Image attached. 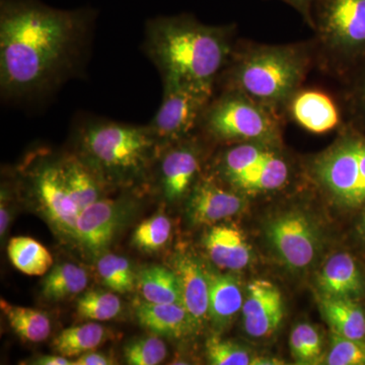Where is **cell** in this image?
Segmentation results:
<instances>
[{"label":"cell","instance_id":"obj_12","mask_svg":"<svg viewBox=\"0 0 365 365\" xmlns=\"http://www.w3.org/2000/svg\"><path fill=\"white\" fill-rule=\"evenodd\" d=\"M32 188L40 205L62 234L76 237L79 210L67 190L59 160H43L29 172Z\"/></svg>","mask_w":365,"mask_h":365},{"label":"cell","instance_id":"obj_18","mask_svg":"<svg viewBox=\"0 0 365 365\" xmlns=\"http://www.w3.org/2000/svg\"><path fill=\"white\" fill-rule=\"evenodd\" d=\"M321 297L359 299L364 294L361 271L351 255L337 253L327 260L318 277Z\"/></svg>","mask_w":365,"mask_h":365},{"label":"cell","instance_id":"obj_3","mask_svg":"<svg viewBox=\"0 0 365 365\" xmlns=\"http://www.w3.org/2000/svg\"><path fill=\"white\" fill-rule=\"evenodd\" d=\"M316 61L314 41L278 45L237 41L216 88L241 93L285 117L290 98Z\"/></svg>","mask_w":365,"mask_h":365},{"label":"cell","instance_id":"obj_4","mask_svg":"<svg viewBox=\"0 0 365 365\" xmlns=\"http://www.w3.org/2000/svg\"><path fill=\"white\" fill-rule=\"evenodd\" d=\"M78 155L105 185H130L148 178L162 144L150 125L88 117L76 131Z\"/></svg>","mask_w":365,"mask_h":365},{"label":"cell","instance_id":"obj_36","mask_svg":"<svg viewBox=\"0 0 365 365\" xmlns=\"http://www.w3.org/2000/svg\"><path fill=\"white\" fill-rule=\"evenodd\" d=\"M206 356L209 364L213 365L254 364V359L246 349L215 336L206 342Z\"/></svg>","mask_w":365,"mask_h":365},{"label":"cell","instance_id":"obj_7","mask_svg":"<svg viewBox=\"0 0 365 365\" xmlns=\"http://www.w3.org/2000/svg\"><path fill=\"white\" fill-rule=\"evenodd\" d=\"M209 174L242 195H259L285 188L292 178V165L281 143H244L223 150Z\"/></svg>","mask_w":365,"mask_h":365},{"label":"cell","instance_id":"obj_28","mask_svg":"<svg viewBox=\"0 0 365 365\" xmlns=\"http://www.w3.org/2000/svg\"><path fill=\"white\" fill-rule=\"evenodd\" d=\"M88 276L85 269L72 263L55 266L46 276L42 295L46 299L60 300L81 294L88 287Z\"/></svg>","mask_w":365,"mask_h":365},{"label":"cell","instance_id":"obj_33","mask_svg":"<svg viewBox=\"0 0 365 365\" xmlns=\"http://www.w3.org/2000/svg\"><path fill=\"white\" fill-rule=\"evenodd\" d=\"M345 103L353 124L365 128V59L345 78Z\"/></svg>","mask_w":365,"mask_h":365},{"label":"cell","instance_id":"obj_6","mask_svg":"<svg viewBox=\"0 0 365 365\" xmlns=\"http://www.w3.org/2000/svg\"><path fill=\"white\" fill-rule=\"evenodd\" d=\"M283 115L237 91L215 93L197 130L215 143H281Z\"/></svg>","mask_w":365,"mask_h":365},{"label":"cell","instance_id":"obj_29","mask_svg":"<svg viewBox=\"0 0 365 365\" xmlns=\"http://www.w3.org/2000/svg\"><path fill=\"white\" fill-rule=\"evenodd\" d=\"M98 275L106 287L115 292L126 294L133 290L136 277L130 262L119 255L107 254L98 262Z\"/></svg>","mask_w":365,"mask_h":365},{"label":"cell","instance_id":"obj_32","mask_svg":"<svg viewBox=\"0 0 365 365\" xmlns=\"http://www.w3.org/2000/svg\"><path fill=\"white\" fill-rule=\"evenodd\" d=\"M172 232V223L163 215L153 216L144 220L134 232L132 241L141 251H158L167 244Z\"/></svg>","mask_w":365,"mask_h":365},{"label":"cell","instance_id":"obj_14","mask_svg":"<svg viewBox=\"0 0 365 365\" xmlns=\"http://www.w3.org/2000/svg\"><path fill=\"white\" fill-rule=\"evenodd\" d=\"M242 313L245 331L251 337L272 335L279 328L284 316L279 289L268 280L258 279L250 283Z\"/></svg>","mask_w":365,"mask_h":365},{"label":"cell","instance_id":"obj_9","mask_svg":"<svg viewBox=\"0 0 365 365\" xmlns=\"http://www.w3.org/2000/svg\"><path fill=\"white\" fill-rule=\"evenodd\" d=\"M215 93L185 85H163L162 105L150 127L162 146L193 135Z\"/></svg>","mask_w":365,"mask_h":365},{"label":"cell","instance_id":"obj_17","mask_svg":"<svg viewBox=\"0 0 365 365\" xmlns=\"http://www.w3.org/2000/svg\"><path fill=\"white\" fill-rule=\"evenodd\" d=\"M174 271L179 280L182 306L189 314L194 330H198L209 319L208 272L195 257L186 253L176 255Z\"/></svg>","mask_w":365,"mask_h":365},{"label":"cell","instance_id":"obj_25","mask_svg":"<svg viewBox=\"0 0 365 365\" xmlns=\"http://www.w3.org/2000/svg\"><path fill=\"white\" fill-rule=\"evenodd\" d=\"M0 307L11 329L21 339L37 343L49 337L51 323L44 312L32 307L14 306L4 299L0 302Z\"/></svg>","mask_w":365,"mask_h":365},{"label":"cell","instance_id":"obj_22","mask_svg":"<svg viewBox=\"0 0 365 365\" xmlns=\"http://www.w3.org/2000/svg\"><path fill=\"white\" fill-rule=\"evenodd\" d=\"M61 170L67 190L79 210L102 199L106 185L78 155L61 158Z\"/></svg>","mask_w":365,"mask_h":365},{"label":"cell","instance_id":"obj_40","mask_svg":"<svg viewBox=\"0 0 365 365\" xmlns=\"http://www.w3.org/2000/svg\"><path fill=\"white\" fill-rule=\"evenodd\" d=\"M33 364L37 365H73V362L71 361L63 355H47L40 359H36Z\"/></svg>","mask_w":365,"mask_h":365},{"label":"cell","instance_id":"obj_2","mask_svg":"<svg viewBox=\"0 0 365 365\" xmlns=\"http://www.w3.org/2000/svg\"><path fill=\"white\" fill-rule=\"evenodd\" d=\"M235 33L232 24L206 25L189 14L160 16L146 23L143 50L157 67L163 85L215 93L237 43Z\"/></svg>","mask_w":365,"mask_h":365},{"label":"cell","instance_id":"obj_26","mask_svg":"<svg viewBox=\"0 0 365 365\" xmlns=\"http://www.w3.org/2000/svg\"><path fill=\"white\" fill-rule=\"evenodd\" d=\"M7 254L14 267L26 275H44L53 265L52 255L32 237H14L7 246Z\"/></svg>","mask_w":365,"mask_h":365},{"label":"cell","instance_id":"obj_10","mask_svg":"<svg viewBox=\"0 0 365 365\" xmlns=\"http://www.w3.org/2000/svg\"><path fill=\"white\" fill-rule=\"evenodd\" d=\"M266 235L274 252L294 270L309 268L321 249L318 227L302 211H285L274 216L266 225Z\"/></svg>","mask_w":365,"mask_h":365},{"label":"cell","instance_id":"obj_30","mask_svg":"<svg viewBox=\"0 0 365 365\" xmlns=\"http://www.w3.org/2000/svg\"><path fill=\"white\" fill-rule=\"evenodd\" d=\"M121 309L118 295L103 290L86 292L76 304L78 316L91 321H110L116 318Z\"/></svg>","mask_w":365,"mask_h":365},{"label":"cell","instance_id":"obj_39","mask_svg":"<svg viewBox=\"0 0 365 365\" xmlns=\"http://www.w3.org/2000/svg\"><path fill=\"white\" fill-rule=\"evenodd\" d=\"M9 197H7L6 190L2 189L1 203H0V235H1V237H4V235H6L9 222H11V213H9Z\"/></svg>","mask_w":365,"mask_h":365},{"label":"cell","instance_id":"obj_1","mask_svg":"<svg viewBox=\"0 0 365 365\" xmlns=\"http://www.w3.org/2000/svg\"><path fill=\"white\" fill-rule=\"evenodd\" d=\"M95 11L38 0H0V91L4 100H39L85 67Z\"/></svg>","mask_w":365,"mask_h":365},{"label":"cell","instance_id":"obj_5","mask_svg":"<svg viewBox=\"0 0 365 365\" xmlns=\"http://www.w3.org/2000/svg\"><path fill=\"white\" fill-rule=\"evenodd\" d=\"M313 30L317 60L345 79L365 59V0H318Z\"/></svg>","mask_w":365,"mask_h":365},{"label":"cell","instance_id":"obj_38","mask_svg":"<svg viewBox=\"0 0 365 365\" xmlns=\"http://www.w3.org/2000/svg\"><path fill=\"white\" fill-rule=\"evenodd\" d=\"M114 364L111 357L104 353L95 351V350L81 355L73 362V365H110Z\"/></svg>","mask_w":365,"mask_h":365},{"label":"cell","instance_id":"obj_15","mask_svg":"<svg viewBox=\"0 0 365 365\" xmlns=\"http://www.w3.org/2000/svg\"><path fill=\"white\" fill-rule=\"evenodd\" d=\"M120 201L100 199L78 216L76 240L93 254L110 246L126 217V208Z\"/></svg>","mask_w":365,"mask_h":365},{"label":"cell","instance_id":"obj_8","mask_svg":"<svg viewBox=\"0 0 365 365\" xmlns=\"http://www.w3.org/2000/svg\"><path fill=\"white\" fill-rule=\"evenodd\" d=\"M307 173L321 191L339 205L365 204V136L348 125L327 150L314 155Z\"/></svg>","mask_w":365,"mask_h":365},{"label":"cell","instance_id":"obj_11","mask_svg":"<svg viewBox=\"0 0 365 365\" xmlns=\"http://www.w3.org/2000/svg\"><path fill=\"white\" fill-rule=\"evenodd\" d=\"M203 145L193 135L162 146L155 163L158 185L169 202H176L194 188L203 167Z\"/></svg>","mask_w":365,"mask_h":365},{"label":"cell","instance_id":"obj_41","mask_svg":"<svg viewBox=\"0 0 365 365\" xmlns=\"http://www.w3.org/2000/svg\"><path fill=\"white\" fill-rule=\"evenodd\" d=\"M359 234L362 241L365 242V215L362 217L361 222H359Z\"/></svg>","mask_w":365,"mask_h":365},{"label":"cell","instance_id":"obj_31","mask_svg":"<svg viewBox=\"0 0 365 365\" xmlns=\"http://www.w3.org/2000/svg\"><path fill=\"white\" fill-rule=\"evenodd\" d=\"M289 344L292 357L300 364H317L323 350L318 330L306 323L295 327L290 335Z\"/></svg>","mask_w":365,"mask_h":365},{"label":"cell","instance_id":"obj_13","mask_svg":"<svg viewBox=\"0 0 365 365\" xmlns=\"http://www.w3.org/2000/svg\"><path fill=\"white\" fill-rule=\"evenodd\" d=\"M246 204L242 194L207 174L192 189L189 216L195 225H215L239 215Z\"/></svg>","mask_w":365,"mask_h":365},{"label":"cell","instance_id":"obj_24","mask_svg":"<svg viewBox=\"0 0 365 365\" xmlns=\"http://www.w3.org/2000/svg\"><path fill=\"white\" fill-rule=\"evenodd\" d=\"M136 283L146 302L153 304H182L179 280L174 270L160 266L143 269L137 275Z\"/></svg>","mask_w":365,"mask_h":365},{"label":"cell","instance_id":"obj_27","mask_svg":"<svg viewBox=\"0 0 365 365\" xmlns=\"http://www.w3.org/2000/svg\"><path fill=\"white\" fill-rule=\"evenodd\" d=\"M107 339L105 327L97 323L73 326L62 331L55 338L54 349L66 357L81 356L97 349Z\"/></svg>","mask_w":365,"mask_h":365},{"label":"cell","instance_id":"obj_21","mask_svg":"<svg viewBox=\"0 0 365 365\" xmlns=\"http://www.w3.org/2000/svg\"><path fill=\"white\" fill-rule=\"evenodd\" d=\"M209 319L215 326L225 328L232 323L244 304L241 287L234 276L228 274L208 273Z\"/></svg>","mask_w":365,"mask_h":365},{"label":"cell","instance_id":"obj_16","mask_svg":"<svg viewBox=\"0 0 365 365\" xmlns=\"http://www.w3.org/2000/svg\"><path fill=\"white\" fill-rule=\"evenodd\" d=\"M285 116H289L304 130L314 134L333 131L342 122L339 106L329 93L304 86L290 98Z\"/></svg>","mask_w":365,"mask_h":365},{"label":"cell","instance_id":"obj_34","mask_svg":"<svg viewBox=\"0 0 365 365\" xmlns=\"http://www.w3.org/2000/svg\"><path fill=\"white\" fill-rule=\"evenodd\" d=\"M167 354V346L157 336L131 341L124 348V359L130 365L160 364Z\"/></svg>","mask_w":365,"mask_h":365},{"label":"cell","instance_id":"obj_37","mask_svg":"<svg viewBox=\"0 0 365 365\" xmlns=\"http://www.w3.org/2000/svg\"><path fill=\"white\" fill-rule=\"evenodd\" d=\"M288 6L294 7L295 11L302 14L307 25L313 29L314 9L318 0H282Z\"/></svg>","mask_w":365,"mask_h":365},{"label":"cell","instance_id":"obj_19","mask_svg":"<svg viewBox=\"0 0 365 365\" xmlns=\"http://www.w3.org/2000/svg\"><path fill=\"white\" fill-rule=\"evenodd\" d=\"M204 246L211 261L218 268L237 271L246 268L252 259V250L241 230L232 225H218L209 230Z\"/></svg>","mask_w":365,"mask_h":365},{"label":"cell","instance_id":"obj_23","mask_svg":"<svg viewBox=\"0 0 365 365\" xmlns=\"http://www.w3.org/2000/svg\"><path fill=\"white\" fill-rule=\"evenodd\" d=\"M319 304L333 332L349 339L365 340V313L355 299L321 297Z\"/></svg>","mask_w":365,"mask_h":365},{"label":"cell","instance_id":"obj_35","mask_svg":"<svg viewBox=\"0 0 365 365\" xmlns=\"http://www.w3.org/2000/svg\"><path fill=\"white\" fill-rule=\"evenodd\" d=\"M326 364L330 365H365V340H354L333 332L331 349Z\"/></svg>","mask_w":365,"mask_h":365},{"label":"cell","instance_id":"obj_20","mask_svg":"<svg viewBox=\"0 0 365 365\" xmlns=\"http://www.w3.org/2000/svg\"><path fill=\"white\" fill-rule=\"evenodd\" d=\"M135 316L141 326L157 335L179 338L193 330L182 304H153L144 300L136 304Z\"/></svg>","mask_w":365,"mask_h":365}]
</instances>
